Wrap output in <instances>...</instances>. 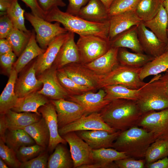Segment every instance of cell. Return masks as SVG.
I'll use <instances>...</instances> for the list:
<instances>
[{"label":"cell","mask_w":168,"mask_h":168,"mask_svg":"<svg viewBox=\"0 0 168 168\" xmlns=\"http://www.w3.org/2000/svg\"><path fill=\"white\" fill-rule=\"evenodd\" d=\"M105 95V91L101 88L96 93L90 91L80 95L69 96L66 100L79 104L89 114L100 112L111 101L104 99Z\"/></svg>","instance_id":"obj_15"},{"label":"cell","mask_w":168,"mask_h":168,"mask_svg":"<svg viewBox=\"0 0 168 168\" xmlns=\"http://www.w3.org/2000/svg\"><path fill=\"white\" fill-rule=\"evenodd\" d=\"M57 70L53 65L50 68L37 76L43 84L42 87L37 92L50 100L66 99L69 95L58 81Z\"/></svg>","instance_id":"obj_11"},{"label":"cell","mask_w":168,"mask_h":168,"mask_svg":"<svg viewBox=\"0 0 168 168\" xmlns=\"http://www.w3.org/2000/svg\"><path fill=\"white\" fill-rule=\"evenodd\" d=\"M16 56L12 51L0 55V63L2 68L9 76L13 68Z\"/></svg>","instance_id":"obj_46"},{"label":"cell","mask_w":168,"mask_h":168,"mask_svg":"<svg viewBox=\"0 0 168 168\" xmlns=\"http://www.w3.org/2000/svg\"><path fill=\"white\" fill-rule=\"evenodd\" d=\"M168 69V51L154 58L142 67L139 76L143 81L148 76L160 74Z\"/></svg>","instance_id":"obj_36"},{"label":"cell","mask_w":168,"mask_h":168,"mask_svg":"<svg viewBox=\"0 0 168 168\" xmlns=\"http://www.w3.org/2000/svg\"><path fill=\"white\" fill-rule=\"evenodd\" d=\"M138 126L152 133L156 140L168 139V108L143 113Z\"/></svg>","instance_id":"obj_8"},{"label":"cell","mask_w":168,"mask_h":168,"mask_svg":"<svg viewBox=\"0 0 168 168\" xmlns=\"http://www.w3.org/2000/svg\"><path fill=\"white\" fill-rule=\"evenodd\" d=\"M119 49L111 47L101 56L90 63L84 64L98 75H106L119 64L118 59Z\"/></svg>","instance_id":"obj_22"},{"label":"cell","mask_w":168,"mask_h":168,"mask_svg":"<svg viewBox=\"0 0 168 168\" xmlns=\"http://www.w3.org/2000/svg\"><path fill=\"white\" fill-rule=\"evenodd\" d=\"M157 81L165 92L168 95V69L164 74L156 75Z\"/></svg>","instance_id":"obj_52"},{"label":"cell","mask_w":168,"mask_h":168,"mask_svg":"<svg viewBox=\"0 0 168 168\" xmlns=\"http://www.w3.org/2000/svg\"><path fill=\"white\" fill-rule=\"evenodd\" d=\"M49 157L48 168H73V162L70 152L63 143L58 144Z\"/></svg>","instance_id":"obj_32"},{"label":"cell","mask_w":168,"mask_h":168,"mask_svg":"<svg viewBox=\"0 0 168 168\" xmlns=\"http://www.w3.org/2000/svg\"><path fill=\"white\" fill-rule=\"evenodd\" d=\"M104 5L106 8L109 10L111 4L114 0H100Z\"/></svg>","instance_id":"obj_57"},{"label":"cell","mask_w":168,"mask_h":168,"mask_svg":"<svg viewBox=\"0 0 168 168\" xmlns=\"http://www.w3.org/2000/svg\"><path fill=\"white\" fill-rule=\"evenodd\" d=\"M121 132L113 133L102 130L80 131L77 134L90 146L92 149L102 148H112L113 144Z\"/></svg>","instance_id":"obj_19"},{"label":"cell","mask_w":168,"mask_h":168,"mask_svg":"<svg viewBox=\"0 0 168 168\" xmlns=\"http://www.w3.org/2000/svg\"><path fill=\"white\" fill-rule=\"evenodd\" d=\"M142 22L135 11H130L111 16L109 19L108 38L110 41L119 34Z\"/></svg>","instance_id":"obj_20"},{"label":"cell","mask_w":168,"mask_h":168,"mask_svg":"<svg viewBox=\"0 0 168 168\" xmlns=\"http://www.w3.org/2000/svg\"><path fill=\"white\" fill-rule=\"evenodd\" d=\"M142 88L134 89L120 85L106 86L103 88L106 93L104 99L111 101L122 99L137 101L139 97Z\"/></svg>","instance_id":"obj_33"},{"label":"cell","mask_w":168,"mask_h":168,"mask_svg":"<svg viewBox=\"0 0 168 168\" xmlns=\"http://www.w3.org/2000/svg\"><path fill=\"white\" fill-rule=\"evenodd\" d=\"M48 152L45 151L32 159L21 163L20 168H47L49 157Z\"/></svg>","instance_id":"obj_45"},{"label":"cell","mask_w":168,"mask_h":168,"mask_svg":"<svg viewBox=\"0 0 168 168\" xmlns=\"http://www.w3.org/2000/svg\"><path fill=\"white\" fill-rule=\"evenodd\" d=\"M17 73L13 68L7 83L0 96V114H5L16 105L18 98L15 91Z\"/></svg>","instance_id":"obj_28"},{"label":"cell","mask_w":168,"mask_h":168,"mask_svg":"<svg viewBox=\"0 0 168 168\" xmlns=\"http://www.w3.org/2000/svg\"><path fill=\"white\" fill-rule=\"evenodd\" d=\"M14 28L12 21L7 14L0 16V39L6 38Z\"/></svg>","instance_id":"obj_48"},{"label":"cell","mask_w":168,"mask_h":168,"mask_svg":"<svg viewBox=\"0 0 168 168\" xmlns=\"http://www.w3.org/2000/svg\"><path fill=\"white\" fill-rule=\"evenodd\" d=\"M50 100L57 113L58 128L88 115L80 105L74 102L64 99Z\"/></svg>","instance_id":"obj_12"},{"label":"cell","mask_w":168,"mask_h":168,"mask_svg":"<svg viewBox=\"0 0 168 168\" xmlns=\"http://www.w3.org/2000/svg\"><path fill=\"white\" fill-rule=\"evenodd\" d=\"M156 75L143 86L137 102L143 113L168 108V95L158 83Z\"/></svg>","instance_id":"obj_4"},{"label":"cell","mask_w":168,"mask_h":168,"mask_svg":"<svg viewBox=\"0 0 168 168\" xmlns=\"http://www.w3.org/2000/svg\"><path fill=\"white\" fill-rule=\"evenodd\" d=\"M12 51V46L7 39H0V55Z\"/></svg>","instance_id":"obj_55"},{"label":"cell","mask_w":168,"mask_h":168,"mask_svg":"<svg viewBox=\"0 0 168 168\" xmlns=\"http://www.w3.org/2000/svg\"><path fill=\"white\" fill-rule=\"evenodd\" d=\"M143 22L145 26L151 30L161 41L167 44L168 16L162 3L160 5L157 13L153 18Z\"/></svg>","instance_id":"obj_26"},{"label":"cell","mask_w":168,"mask_h":168,"mask_svg":"<svg viewBox=\"0 0 168 168\" xmlns=\"http://www.w3.org/2000/svg\"><path fill=\"white\" fill-rule=\"evenodd\" d=\"M100 113L107 124L121 131L138 126L143 114L136 101L122 99L111 100Z\"/></svg>","instance_id":"obj_1"},{"label":"cell","mask_w":168,"mask_h":168,"mask_svg":"<svg viewBox=\"0 0 168 168\" xmlns=\"http://www.w3.org/2000/svg\"><path fill=\"white\" fill-rule=\"evenodd\" d=\"M68 32V36L61 46L53 65L57 69L62 68L70 63H80L78 51L74 40L75 33Z\"/></svg>","instance_id":"obj_21"},{"label":"cell","mask_w":168,"mask_h":168,"mask_svg":"<svg viewBox=\"0 0 168 168\" xmlns=\"http://www.w3.org/2000/svg\"><path fill=\"white\" fill-rule=\"evenodd\" d=\"M38 111L45 119L49 130L50 138L48 151L53 152L59 143L66 144L67 142L59 134L57 113L55 107L50 101L39 108Z\"/></svg>","instance_id":"obj_14"},{"label":"cell","mask_w":168,"mask_h":168,"mask_svg":"<svg viewBox=\"0 0 168 168\" xmlns=\"http://www.w3.org/2000/svg\"><path fill=\"white\" fill-rule=\"evenodd\" d=\"M14 0H0V12H6Z\"/></svg>","instance_id":"obj_56"},{"label":"cell","mask_w":168,"mask_h":168,"mask_svg":"<svg viewBox=\"0 0 168 168\" xmlns=\"http://www.w3.org/2000/svg\"><path fill=\"white\" fill-rule=\"evenodd\" d=\"M147 168H168V157L159 159L152 163L145 164Z\"/></svg>","instance_id":"obj_53"},{"label":"cell","mask_w":168,"mask_h":168,"mask_svg":"<svg viewBox=\"0 0 168 168\" xmlns=\"http://www.w3.org/2000/svg\"><path fill=\"white\" fill-rule=\"evenodd\" d=\"M7 129L5 114H0V139L5 142V134Z\"/></svg>","instance_id":"obj_54"},{"label":"cell","mask_w":168,"mask_h":168,"mask_svg":"<svg viewBox=\"0 0 168 168\" xmlns=\"http://www.w3.org/2000/svg\"><path fill=\"white\" fill-rule=\"evenodd\" d=\"M68 34V31L56 36L49 43L45 51L35 58L34 61L36 76L52 67Z\"/></svg>","instance_id":"obj_17"},{"label":"cell","mask_w":168,"mask_h":168,"mask_svg":"<svg viewBox=\"0 0 168 168\" xmlns=\"http://www.w3.org/2000/svg\"><path fill=\"white\" fill-rule=\"evenodd\" d=\"M166 157H168V139L155 140L147 151L144 157L145 164Z\"/></svg>","instance_id":"obj_38"},{"label":"cell","mask_w":168,"mask_h":168,"mask_svg":"<svg viewBox=\"0 0 168 168\" xmlns=\"http://www.w3.org/2000/svg\"><path fill=\"white\" fill-rule=\"evenodd\" d=\"M89 0H68V4L66 12L77 16L81 8L86 4Z\"/></svg>","instance_id":"obj_49"},{"label":"cell","mask_w":168,"mask_h":168,"mask_svg":"<svg viewBox=\"0 0 168 168\" xmlns=\"http://www.w3.org/2000/svg\"><path fill=\"white\" fill-rule=\"evenodd\" d=\"M68 144L73 161V168H78L82 165L93 163L92 149L76 133L73 132L62 136Z\"/></svg>","instance_id":"obj_9"},{"label":"cell","mask_w":168,"mask_h":168,"mask_svg":"<svg viewBox=\"0 0 168 168\" xmlns=\"http://www.w3.org/2000/svg\"></svg>","instance_id":"obj_62"},{"label":"cell","mask_w":168,"mask_h":168,"mask_svg":"<svg viewBox=\"0 0 168 168\" xmlns=\"http://www.w3.org/2000/svg\"><path fill=\"white\" fill-rule=\"evenodd\" d=\"M167 35H168V28L167 29ZM168 51V43L167 44V49H166V51Z\"/></svg>","instance_id":"obj_60"},{"label":"cell","mask_w":168,"mask_h":168,"mask_svg":"<svg viewBox=\"0 0 168 168\" xmlns=\"http://www.w3.org/2000/svg\"><path fill=\"white\" fill-rule=\"evenodd\" d=\"M25 18L33 27L36 33V39L39 46L46 49L50 42L56 36L68 32L57 22L52 23L44 19L36 16L32 13L25 12Z\"/></svg>","instance_id":"obj_7"},{"label":"cell","mask_w":168,"mask_h":168,"mask_svg":"<svg viewBox=\"0 0 168 168\" xmlns=\"http://www.w3.org/2000/svg\"><path fill=\"white\" fill-rule=\"evenodd\" d=\"M25 11L20 6L18 0H14L6 11V13L12 21L14 27L21 30L28 32L25 25Z\"/></svg>","instance_id":"obj_41"},{"label":"cell","mask_w":168,"mask_h":168,"mask_svg":"<svg viewBox=\"0 0 168 168\" xmlns=\"http://www.w3.org/2000/svg\"><path fill=\"white\" fill-rule=\"evenodd\" d=\"M0 156L9 167L20 168L21 163L18 160L16 152L0 139Z\"/></svg>","instance_id":"obj_44"},{"label":"cell","mask_w":168,"mask_h":168,"mask_svg":"<svg viewBox=\"0 0 168 168\" xmlns=\"http://www.w3.org/2000/svg\"><path fill=\"white\" fill-rule=\"evenodd\" d=\"M141 68H133L119 64L110 73L102 75L98 89L111 85H120L138 89L146 83L139 76Z\"/></svg>","instance_id":"obj_5"},{"label":"cell","mask_w":168,"mask_h":168,"mask_svg":"<svg viewBox=\"0 0 168 168\" xmlns=\"http://www.w3.org/2000/svg\"><path fill=\"white\" fill-rule=\"evenodd\" d=\"M8 129H22L39 121L41 114L31 112H17L9 110L5 114Z\"/></svg>","instance_id":"obj_30"},{"label":"cell","mask_w":168,"mask_h":168,"mask_svg":"<svg viewBox=\"0 0 168 168\" xmlns=\"http://www.w3.org/2000/svg\"><path fill=\"white\" fill-rule=\"evenodd\" d=\"M140 0H114L108 10L110 17L130 11H135Z\"/></svg>","instance_id":"obj_42"},{"label":"cell","mask_w":168,"mask_h":168,"mask_svg":"<svg viewBox=\"0 0 168 168\" xmlns=\"http://www.w3.org/2000/svg\"><path fill=\"white\" fill-rule=\"evenodd\" d=\"M57 75L59 82L69 96L80 95L91 91L88 88L75 82L67 76L63 68L57 69Z\"/></svg>","instance_id":"obj_40"},{"label":"cell","mask_w":168,"mask_h":168,"mask_svg":"<svg viewBox=\"0 0 168 168\" xmlns=\"http://www.w3.org/2000/svg\"><path fill=\"white\" fill-rule=\"evenodd\" d=\"M155 140L152 133L135 126L121 131L112 148L125 153L129 157L142 158L145 157L148 148Z\"/></svg>","instance_id":"obj_3"},{"label":"cell","mask_w":168,"mask_h":168,"mask_svg":"<svg viewBox=\"0 0 168 168\" xmlns=\"http://www.w3.org/2000/svg\"><path fill=\"white\" fill-rule=\"evenodd\" d=\"M63 68L67 76L78 84L86 86L92 91L98 89L102 75L96 74L84 64L73 63Z\"/></svg>","instance_id":"obj_13"},{"label":"cell","mask_w":168,"mask_h":168,"mask_svg":"<svg viewBox=\"0 0 168 168\" xmlns=\"http://www.w3.org/2000/svg\"><path fill=\"white\" fill-rule=\"evenodd\" d=\"M50 100L36 91L23 97L18 98L15 106L11 110L17 112H31L41 114L38 111V109Z\"/></svg>","instance_id":"obj_27"},{"label":"cell","mask_w":168,"mask_h":168,"mask_svg":"<svg viewBox=\"0 0 168 168\" xmlns=\"http://www.w3.org/2000/svg\"><path fill=\"white\" fill-rule=\"evenodd\" d=\"M46 49L38 45L35 32L33 30L28 43L14 63L13 68L17 74L21 72L28 63L44 53Z\"/></svg>","instance_id":"obj_25"},{"label":"cell","mask_w":168,"mask_h":168,"mask_svg":"<svg viewBox=\"0 0 168 168\" xmlns=\"http://www.w3.org/2000/svg\"><path fill=\"white\" fill-rule=\"evenodd\" d=\"M99 130L111 133L117 131L104 121L100 112H94L84 116L77 121L58 128V132L62 136L71 132Z\"/></svg>","instance_id":"obj_10"},{"label":"cell","mask_w":168,"mask_h":168,"mask_svg":"<svg viewBox=\"0 0 168 168\" xmlns=\"http://www.w3.org/2000/svg\"><path fill=\"white\" fill-rule=\"evenodd\" d=\"M45 148L36 144L21 147L16 152L18 160L21 163L28 161L45 151Z\"/></svg>","instance_id":"obj_43"},{"label":"cell","mask_w":168,"mask_h":168,"mask_svg":"<svg viewBox=\"0 0 168 168\" xmlns=\"http://www.w3.org/2000/svg\"><path fill=\"white\" fill-rule=\"evenodd\" d=\"M34 140L36 144L45 148L49 145L50 135L45 119L42 117L38 121L22 128Z\"/></svg>","instance_id":"obj_35"},{"label":"cell","mask_w":168,"mask_h":168,"mask_svg":"<svg viewBox=\"0 0 168 168\" xmlns=\"http://www.w3.org/2000/svg\"><path fill=\"white\" fill-rule=\"evenodd\" d=\"M161 3L160 0H140L135 12L142 21H146L156 14Z\"/></svg>","instance_id":"obj_39"},{"label":"cell","mask_w":168,"mask_h":168,"mask_svg":"<svg viewBox=\"0 0 168 168\" xmlns=\"http://www.w3.org/2000/svg\"><path fill=\"white\" fill-rule=\"evenodd\" d=\"M77 16L89 21L103 22L109 20L108 10L100 0H89Z\"/></svg>","instance_id":"obj_24"},{"label":"cell","mask_w":168,"mask_h":168,"mask_svg":"<svg viewBox=\"0 0 168 168\" xmlns=\"http://www.w3.org/2000/svg\"><path fill=\"white\" fill-rule=\"evenodd\" d=\"M128 157L125 153L113 148H102L92 150L93 163L100 164L103 168H118L114 162Z\"/></svg>","instance_id":"obj_29"},{"label":"cell","mask_w":168,"mask_h":168,"mask_svg":"<svg viewBox=\"0 0 168 168\" xmlns=\"http://www.w3.org/2000/svg\"><path fill=\"white\" fill-rule=\"evenodd\" d=\"M5 143L16 152L21 147L36 144L32 138L22 129H7L5 134Z\"/></svg>","instance_id":"obj_34"},{"label":"cell","mask_w":168,"mask_h":168,"mask_svg":"<svg viewBox=\"0 0 168 168\" xmlns=\"http://www.w3.org/2000/svg\"><path fill=\"white\" fill-rule=\"evenodd\" d=\"M165 0H160L161 3H162Z\"/></svg>","instance_id":"obj_61"},{"label":"cell","mask_w":168,"mask_h":168,"mask_svg":"<svg viewBox=\"0 0 168 168\" xmlns=\"http://www.w3.org/2000/svg\"><path fill=\"white\" fill-rule=\"evenodd\" d=\"M34 61L17 77L15 91L18 98H21L38 91L43 86L42 82L37 77Z\"/></svg>","instance_id":"obj_16"},{"label":"cell","mask_w":168,"mask_h":168,"mask_svg":"<svg viewBox=\"0 0 168 168\" xmlns=\"http://www.w3.org/2000/svg\"><path fill=\"white\" fill-rule=\"evenodd\" d=\"M138 37L144 52L153 58L166 51L167 45L161 41L142 21L137 26Z\"/></svg>","instance_id":"obj_18"},{"label":"cell","mask_w":168,"mask_h":168,"mask_svg":"<svg viewBox=\"0 0 168 168\" xmlns=\"http://www.w3.org/2000/svg\"><path fill=\"white\" fill-rule=\"evenodd\" d=\"M154 58L143 53H132L126 48H119L118 59L119 64L133 68H141Z\"/></svg>","instance_id":"obj_31"},{"label":"cell","mask_w":168,"mask_h":168,"mask_svg":"<svg viewBox=\"0 0 168 168\" xmlns=\"http://www.w3.org/2000/svg\"><path fill=\"white\" fill-rule=\"evenodd\" d=\"M168 16V0H164L162 3Z\"/></svg>","instance_id":"obj_58"},{"label":"cell","mask_w":168,"mask_h":168,"mask_svg":"<svg viewBox=\"0 0 168 168\" xmlns=\"http://www.w3.org/2000/svg\"><path fill=\"white\" fill-rule=\"evenodd\" d=\"M40 7L45 13L56 7H64L66 3L63 0H37Z\"/></svg>","instance_id":"obj_50"},{"label":"cell","mask_w":168,"mask_h":168,"mask_svg":"<svg viewBox=\"0 0 168 168\" xmlns=\"http://www.w3.org/2000/svg\"><path fill=\"white\" fill-rule=\"evenodd\" d=\"M30 9L35 16L44 19L46 13L40 6L37 0H21Z\"/></svg>","instance_id":"obj_51"},{"label":"cell","mask_w":168,"mask_h":168,"mask_svg":"<svg viewBox=\"0 0 168 168\" xmlns=\"http://www.w3.org/2000/svg\"><path fill=\"white\" fill-rule=\"evenodd\" d=\"M44 20L49 22H58L68 31L76 33L79 36L95 35L109 39V20L103 22L89 21L63 12L58 7L46 13Z\"/></svg>","instance_id":"obj_2"},{"label":"cell","mask_w":168,"mask_h":168,"mask_svg":"<svg viewBox=\"0 0 168 168\" xmlns=\"http://www.w3.org/2000/svg\"><path fill=\"white\" fill-rule=\"evenodd\" d=\"M31 33V31L25 32L14 27L6 38L17 57L19 56L27 45Z\"/></svg>","instance_id":"obj_37"},{"label":"cell","mask_w":168,"mask_h":168,"mask_svg":"<svg viewBox=\"0 0 168 168\" xmlns=\"http://www.w3.org/2000/svg\"><path fill=\"white\" fill-rule=\"evenodd\" d=\"M114 162L118 168H143L146 164L145 159L137 160L130 157L120 159Z\"/></svg>","instance_id":"obj_47"},{"label":"cell","mask_w":168,"mask_h":168,"mask_svg":"<svg viewBox=\"0 0 168 168\" xmlns=\"http://www.w3.org/2000/svg\"><path fill=\"white\" fill-rule=\"evenodd\" d=\"M80 63L86 64L101 56L111 47L110 40L95 35L80 36L76 43Z\"/></svg>","instance_id":"obj_6"},{"label":"cell","mask_w":168,"mask_h":168,"mask_svg":"<svg viewBox=\"0 0 168 168\" xmlns=\"http://www.w3.org/2000/svg\"><path fill=\"white\" fill-rule=\"evenodd\" d=\"M0 168H9V167L8 166L7 164L1 158H0Z\"/></svg>","instance_id":"obj_59"},{"label":"cell","mask_w":168,"mask_h":168,"mask_svg":"<svg viewBox=\"0 0 168 168\" xmlns=\"http://www.w3.org/2000/svg\"><path fill=\"white\" fill-rule=\"evenodd\" d=\"M110 42L111 47L128 48L135 53H144L138 39L137 26L118 35Z\"/></svg>","instance_id":"obj_23"}]
</instances>
